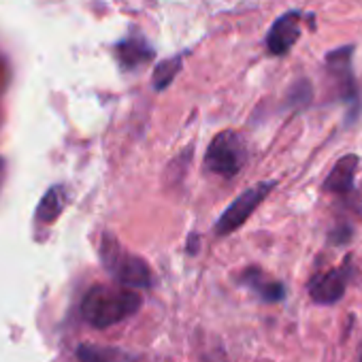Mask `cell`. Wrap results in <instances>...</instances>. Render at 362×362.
Listing matches in <instances>:
<instances>
[{
  "label": "cell",
  "instance_id": "obj_10",
  "mask_svg": "<svg viewBox=\"0 0 362 362\" xmlns=\"http://www.w3.org/2000/svg\"><path fill=\"white\" fill-rule=\"evenodd\" d=\"M153 56V49L139 37V39H128V41H122L117 45V58L119 62L126 66V69H132L136 64H143L147 60H151Z\"/></svg>",
  "mask_w": 362,
  "mask_h": 362
},
{
  "label": "cell",
  "instance_id": "obj_8",
  "mask_svg": "<svg viewBox=\"0 0 362 362\" xmlns=\"http://www.w3.org/2000/svg\"><path fill=\"white\" fill-rule=\"evenodd\" d=\"M356 168H358V156L349 153L345 158H341L334 168L330 170L328 179L324 181V192L330 194H349L354 190V177H356Z\"/></svg>",
  "mask_w": 362,
  "mask_h": 362
},
{
  "label": "cell",
  "instance_id": "obj_13",
  "mask_svg": "<svg viewBox=\"0 0 362 362\" xmlns=\"http://www.w3.org/2000/svg\"><path fill=\"white\" fill-rule=\"evenodd\" d=\"M181 56H177V58H168V60H164V62H160L158 66H156V71H153V79H151V83H153V90H166L168 88V83L177 77V73H179V69H181Z\"/></svg>",
  "mask_w": 362,
  "mask_h": 362
},
{
  "label": "cell",
  "instance_id": "obj_6",
  "mask_svg": "<svg viewBox=\"0 0 362 362\" xmlns=\"http://www.w3.org/2000/svg\"><path fill=\"white\" fill-rule=\"evenodd\" d=\"M300 11H288L271 26L267 35V47L273 56H286L300 37Z\"/></svg>",
  "mask_w": 362,
  "mask_h": 362
},
{
  "label": "cell",
  "instance_id": "obj_7",
  "mask_svg": "<svg viewBox=\"0 0 362 362\" xmlns=\"http://www.w3.org/2000/svg\"><path fill=\"white\" fill-rule=\"evenodd\" d=\"M241 284L245 288H250L258 298H262L264 303H279L286 296V288L281 281L271 279L267 273H262L260 269H247L241 275Z\"/></svg>",
  "mask_w": 362,
  "mask_h": 362
},
{
  "label": "cell",
  "instance_id": "obj_3",
  "mask_svg": "<svg viewBox=\"0 0 362 362\" xmlns=\"http://www.w3.org/2000/svg\"><path fill=\"white\" fill-rule=\"evenodd\" d=\"M247 162V147L239 132L224 130L214 136L205 153V168L224 179H233Z\"/></svg>",
  "mask_w": 362,
  "mask_h": 362
},
{
  "label": "cell",
  "instance_id": "obj_11",
  "mask_svg": "<svg viewBox=\"0 0 362 362\" xmlns=\"http://www.w3.org/2000/svg\"><path fill=\"white\" fill-rule=\"evenodd\" d=\"M77 358L81 362H134V358L124 349L103 345H79Z\"/></svg>",
  "mask_w": 362,
  "mask_h": 362
},
{
  "label": "cell",
  "instance_id": "obj_5",
  "mask_svg": "<svg viewBox=\"0 0 362 362\" xmlns=\"http://www.w3.org/2000/svg\"><path fill=\"white\" fill-rule=\"evenodd\" d=\"M349 279V267H337L315 275L309 281V296L320 305H334L345 294Z\"/></svg>",
  "mask_w": 362,
  "mask_h": 362
},
{
  "label": "cell",
  "instance_id": "obj_12",
  "mask_svg": "<svg viewBox=\"0 0 362 362\" xmlns=\"http://www.w3.org/2000/svg\"><path fill=\"white\" fill-rule=\"evenodd\" d=\"M62 207H64V192L60 188H52L47 197L41 201V207L37 214L39 222H54L60 216Z\"/></svg>",
  "mask_w": 362,
  "mask_h": 362
},
{
  "label": "cell",
  "instance_id": "obj_1",
  "mask_svg": "<svg viewBox=\"0 0 362 362\" xmlns=\"http://www.w3.org/2000/svg\"><path fill=\"white\" fill-rule=\"evenodd\" d=\"M143 305L141 294L128 286H94L81 300V315L94 328H109L134 315Z\"/></svg>",
  "mask_w": 362,
  "mask_h": 362
},
{
  "label": "cell",
  "instance_id": "obj_2",
  "mask_svg": "<svg viewBox=\"0 0 362 362\" xmlns=\"http://www.w3.org/2000/svg\"><path fill=\"white\" fill-rule=\"evenodd\" d=\"M100 260L105 269L111 273V277L128 288H149L153 281L149 264L130 252H126L115 237L105 235L100 243Z\"/></svg>",
  "mask_w": 362,
  "mask_h": 362
},
{
  "label": "cell",
  "instance_id": "obj_4",
  "mask_svg": "<svg viewBox=\"0 0 362 362\" xmlns=\"http://www.w3.org/2000/svg\"><path fill=\"white\" fill-rule=\"evenodd\" d=\"M275 186H277V181H262V184L252 186L239 199H235L230 203V207L218 218V222H216V235L218 237H226V235L235 233L237 228H241L250 220V216L258 209V205L269 197V192Z\"/></svg>",
  "mask_w": 362,
  "mask_h": 362
},
{
  "label": "cell",
  "instance_id": "obj_15",
  "mask_svg": "<svg viewBox=\"0 0 362 362\" xmlns=\"http://www.w3.org/2000/svg\"><path fill=\"white\" fill-rule=\"evenodd\" d=\"M360 362H362V347H360Z\"/></svg>",
  "mask_w": 362,
  "mask_h": 362
},
{
  "label": "cell",
  "instance_id": "obj_14",
  "mask_svg": "<svg viewBox=\"0 0 362 362\" xmlns=\"http://www.w3.org/2000/svg\"><path fill=\"white\" fill-rule=\"evenodd\" d=\"M5 173H7V164H5V160H3V158H0V188H3Z\"/></svg>",
  "mask_w": 362,
  "mask_h": 362
},
{
  "label": "cell",
  "instance_id": "obj_9",
  "mask_svg": "<svg viewBox=\"0 0 362 362\" xmlns=\"http://www.w3.org/2000/svg\"><path fill=\"white\" fill-rule=\"evenodd\" d=\"M349 60H351V47L332 52L328 56L330 73L337 77V83H339V88L343 92V98H356V83H354V75H351Z\"/></svg>",
  "mask_w": 362,
  "mask_h": 362
}]
</instances>
